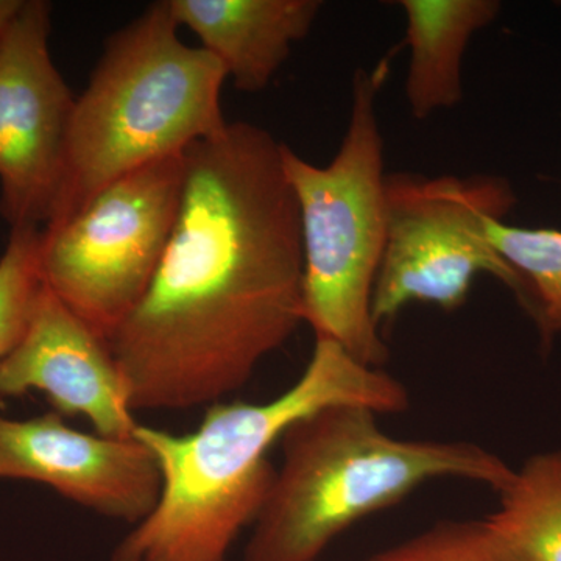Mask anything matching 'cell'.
<instances>
[{
  "label": "cell",
  "mask_w": 561,
  "mask_h": 561,
  "mask_svg": "<svg viewBox=\"0 0 561 561\" xmlns=\"http://www.w3.org/2000/svg\"><path fill=\"white\" fill-rule=\"evenodd\" d=\"M283 147L236 122L184 151L168 247L106 341L133 412L220 402L305 323L300 217Z\"/></svg>",
  "instance_id": "cell-1"
},
{
  "label": "cell",
  "mask_w": 561,
  "mask_h": 561,
  "mask_svg": "<svg viewBox=\"0 0 561 561\" xmlns=\"http://www.w3.org/2000/svg\"><path fill=\"white\" fill-rule=\"evenodd\" d=\"M409 402L408 389L383 368L316 339L300 378L271 401L216 402L190 434L139 424L135 437L160 468V497L110 561H227L267 501L276 471L268 451L291 423L327 405L386 415L405 411Z\"/></svg>",
  "instance_id": "cell-2"
},
{
  "label": "cell",
  "mask_w": 561,
  "mask_h": 561,
  "mask_svg": "<svg viewBox=\"0 0 561 561\" xmlns=\"http://www.w3.org/2000/svg\"><path fill=\"white\" fill-rule=\"evenodd\" d=\"M283 460L243 561H319L332 541L431 481L461 479L500 493L513 468L474 443L402 440L378 413L334 404L291 423Z\"/></svg>",
  "instance_id": "cell-3"
},
{
  "label": "cell",
  "mask_w": 561,
  "mask_h": 561,
  "mask_svg": "<svg viewBox=\"0 0 561 561\" xmlns=\"http://www.w3.org/2000/svg\"><path fill=\"white\" fill-rule=\"evenodd\" d=\"M179 31L162 0L111 36L73 103L60 190L44 228L69 219L122 176L227 127L220 102L227 73Z\"/></svg>",
  "instance_id": "cell-4"
},
{
  "label": "cell",
  "mask_w": 561,
  "mask_h": 561,
  "mask_svg": "<svg viewBox=\"0 0 561 561\" xmlns=\"http://www.w3.org/2000/svg\"><path fill=\"white\" fill-rule=\"evenodd\" d=\"M387 61L357 69L348 128L328 165L284 144L283 165L300 217L302 320L316 339L382 368L389 348L373 320L371 298L386 243V180L378 94Z\"/></svg>",
  "instance_id": "cell-5"
},
{
  "label": "cell",
  "mask_w": 561,
  "mask_h": 561,
  "mask_svg": "<svg viewBox=\"0 0 561 561\" xmlns=\"http://www.w3.org/2000/svg\"><path fill=\"white\" fill-rule=\"evenodd\" d=\"M500 176L393 173L386 180V243L373 289L379 328L411 302L451 312L479 275H491L523 301V284L490 239V225L515 206Z\"/></svg>",
  "instance_id": "cell-6"
},
{
  "label": "cell",
  "mask_w": 561,
  "mask_h": 561,
  "mask_svg": "<svg viewBox=\"0 0 561 561\" xmlns=\"http://www.w3.org/2000/svg\"><path fill=\"white\" fill-rule=\"evenodd\" d=\"M184 171V153L151 162L41 231L44 284L105 341L157 273L179 214Z\"/></svg>",
  "instance_id": "cell-7"
},
{
  "label": "cell",
  "mask_w": 561,
  "mask_h": 561,
  "mask_svg": "<svg viewBox=\"0 0 561 561\" xmlns=\"http://www.w3.org/2000/svg\"><path fill=\"white\" fill-rule=\"evenodd\" d=\"M49 2L25 0L0 39V214L43 230L65 164L73 98L51 60Z\"/></svg>",
  "instance_id": "cell-8"
},
{
  "label": "cell",
  "mask_w": 561,
  "mask_h": 561,
  "mask_svg": "<svg viewBox=\"0 0 561 561\" xmlns=\"http://www.w3.org/2000/svg\"><path fill=\"white\" fill-rule=\"evenodd\" d=\"M0 479L44 483L88 511L128 524L157 505L161 474L136 437L84 434L57 412L28 420L0 415Z\"/></svg>",
  "instance_id": "cell-9"
},
{
  "label": "cell",
  "mask_w": 561,
  "mask_h": 561,
  "mask_svg": "<svg viewBox=\"0 0 561 561\" xmlns=\"http://www.w3.org/2000/svg\"><path fill=\"white\" fill-rule=\"evenodd\" d=\"M41 391L61 416L90 420L95 434L131 438L139 423L108 342L44 284L21 341L0 362V397Z\"/></svg>",
  "instance_id": "cell-10"
},
{
  "label": "cell",
  "mask_w": 561,
  "mask_h": 561,
  "mask_svg": "<svg viewBox=\"0 0 561 561\" xmlns=\"http://www.w3.org/2000/svg\"><path fill=\"white\" fill-rule=\"evenodd\" d=\"M173 20L201 41L239 91L272 83L316 24L320 0H168Z\"/></svg>",
  "instance_id": "cell-11"
},
{
  "label": "cell",
  "mask_w": 561,
  "mask_h": 561,
  "mask_svg": "<svg viewBox=\"0 0 561 561\" xmlns=\"http://www.w3.org/2000/svg\"><path fill=\"white\" fill-rule=\"evenodd\" d=\"M405 44L411 50L405 101L415 119L451 110L463 99L468 44L496 20V0H401Z\"/></svg>",
  "instance_id": "cell-12"
},
{
  "label": "cell",
  "mask_w": 561,
  "mask_h": 561,
  "mask_svg": "<svg viewBox=\"0 0 561 561\" xmlns=\"http://www.w3.org/2000/svg\"><path fill=\"white\" fill-rule=\"evenodd\" d=\"M491 526L526 561H561V449L513 470Z\"/></svg>",
  "instance_id": "cell-13"
},
{
  "label": "cell",
  "mask_w": 561,
  "mask_h": 561,
  "mask_svg": "<svg viewBox=\"0 0 561 561\" xmlns=\"http://www.w3.org/2000/svg\"><path fill=\"white\" fill-rule=\"evenodd\" d=\"M490 239L522 279V305L537 321L542 337L551 341L561 334V231L494 220Z\"/></svg>",
  "instance_id": "cell-14"
},
{
  "label": "cell",
  "mask_w": 561,
  "mask_h": 561,
  "mask_svg": "<svg viewBox=\"0 0 561 561\" xmlns=\"http://www.w3.org/2000/svg\"><path fill=\"white\" fill-rule=\"evenodd\" d=\"M39 228H13L0 256V362L21 341L41 290Z\"/></svg>",
  "instance_id": "cell-15"
},
{
  "label": "cell",
  "mask_w": 561,
  "mask_h": 561,
  "mask_svg": "<svg viewBox=\"0 0 561 561\" xmlns=\"http://www.w3.org/2000/svg\"><path fill=\"white\" fill-rule=\"evenodd\" d=\"M364 561H526L489 519L445 522Z\"/></svg>",
  "instance_id": "cell-16"
},
{
  "label": "cell",
  "mask_w": 561,
  "mask_h": 561,
  "mask_svg": "<svg viewBox=\"0 0 561 561\" xmlns=\"http://www.w3.org/2000/svg\"><path fill=\"white\" fill-rule=\"evenodd\" d=\"M25 0H0V39L3 38L10 25L21 13Z\"/></svg>",
  "instance_id": "cell-17"
}]
</instances>
